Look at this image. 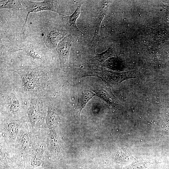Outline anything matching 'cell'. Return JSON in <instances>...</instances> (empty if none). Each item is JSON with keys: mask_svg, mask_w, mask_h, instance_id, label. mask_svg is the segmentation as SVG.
<instances>
[{"mask_svg": "<svg viewBox=\"0 0 169 169\" xmlns=\"http://www.w3.org/2000/svg\"><path fill=\"white\" fill-rule=\"evenodd\" d=\"M90 76L100 78L105 83L111 86L119 85L125 80L139 77L138 74L135 71L117 72L100 67L85 72L83 76Z\"/></svg>", "mask_w": 169, "mask_h": 169, "instance_id": "obj_1", "label": "cell"}, {"mask_svg": "<svg viewBox=\"0 0 169 169\" xmlns=\"http://www.w3.org/2000/svg\"><path fill=\"white\" fill-rule=\"evenodd\" d=\"M20 1L26 7L28 11L25 22L23 26V29L26 23L28 16L30 13L49 10L55 12L63 17L65 16L60 6L59 1L44 0L41 2L25 0Z\"/></svg>", "mask_w": 169, "mask_h": 169, "instance_id": "obj_2", "label": "cell"}, {"mask_svg": "<svg viewBox=\"0 0 169 169\" xmlns=\"http://www.w3.org/2000/svg\"><path fill=\"white\" fill-rule=\"evenodd\" d=\"M74 41V36L68 34L59 43L56 48L59 56L60 69L63 71H65L69 66V53Z\"/></svg>", "mask_w": 169, "mask_h": 169, "instance_id": "obj_3", "label": "cell"}, {"mask_svg": "<svg viewBox=\"0 0 169 169\" xmlns=\"http://www.w3.org/2000/svg\"><path fill=\"white\" fill-rule=\"evenodd\" d=\"M64 35L61 31L52 29L45 34L44 41L49 48L53 49L57 46Z\"/></svg>", "mask_w": 169, "mask_h": 169, "instance_id": "obj_4", "label": "cell"}, {"mask_svg": "<svg viewBox=\"0 0 169 169\" xmlns=\"http://www.w3.org/2000/svg\"><path fill=\"white\" fill-rule=\"evenodd\" d=\"M96 94L91 90L87 89H82L78 92V100L76 107V110L79 117L81 111L88 101Z\"/></svg>", "mask_w": 169, "mask_h": 169, "instance_id": "obj_5", "label": "cell"}, {"mask_svg": "<svg viewBox=\"0 0 169 169\" xmlns=\"http://www.w3.org/2000/svg\"><path fill=\"white\" fill-rule=\"evenodd\" d=\"M94 92L96 95L112 107L114 108L118 107L119 104L110 88H105L96 90Z\"/></svg>", "mask_w": 169, "mask_h": 169, "instance_id": "obj_6", "label": "cell"}, {"mask_svg": "<svg viewBox=\"0 0 169 169\" xmlns=\"http://www.w3.org/2000/svg\"><path fill=\"white\" fill-rule=\"evenodd\" d=\"M110 2L104 1L102 3L97 19L94 35L93 40V44L95 46L97 40L99 28L102 21L108 9Z\"/></svg>", "mask_w": 169, "mask_h": 169, "instance_id": "obj_7", "label": "cell"}, {"mask_svg": "<svg viewBox=\"0 0 169 169\" xmlns=\"http://www.w3.org/2000/svg\"><path fill=\"white\" fill-rule=\"evenodd\" d=\"M116 53L112 48L110 47L105 52L98 54L89 60V62L92 64L100 65L102 64L108 58L115 56Z\"/></svg>", "mask_w": 169, "mask_h": 169, "instance_id": "obj_8", "label": "cell"}, {"mask_svg": "<svg viewBox=\"0 0 169 169\" xmlns=\"http://www.w3.org/2000/svg\"><path fill=\"white\" fill-rule=\"evenodd\" d=\"M82 3H77V8L74 13L70 16L63 17V20L65 23L68 26L74 28L78 32L82 33L76 25V21L80 13V8Z\"/></svg>", "mask_w": 169, "mask_h": 169, "instance_id": "obj_9", "label": "cell"}, {"mask_svg": "<svg viewBox=\"0 0 169 169\" xmlns=\"http://www.w3.org/2000/svg\"><path fill=\"white\" fill-rule=\"evenodd\" d=\"M20 0H0V8L18 10L22 8Z\"/></svg>", "mask_w": 169, "mask_h": 169, "instance_id": "obj_10", "label": "cell"}, {"mask_svg": "<svg viewBox=\"0 0 169 169\" xmlns=\"http://www.w3.org/2000/svg\"><path fill=\"white\" fill-rule=\"evenodd\" d=\"M28 114L29 120L33 123H35L37 119V108L34 101L32 100L30 106L28 109Z\"/></svg>", "mask_w": 169, "mask_h": 169, "instance_id": "obj_11", "label": "cell"}, {"mask_svg": "<svg viewBox=\"0 0 169 169\" xmlns=\"http://www.w3.org/2000/svg\"><path fill=\"white\" fill-rule=\"evenodd\" d=\"M11 110L13 112H16L18 110L19 108V104L18 100L14 93H13L11 94Z\"/></svg>", "mask_w": 169, "mask_h": 169, "instance_id": "obj_12", "label": "cell"}, {"mask_svg": "<svg viewBox=\"0 0 169 169\" xmlns=\"http://www.w3.org/2000/svg\"><path fill=\"white\" fill-rule=\"evenodd\" d=\"M145 165L143 163H135L127 168V169H143Z\"/></svg>", "mask_w": 169, "mask_h": 169, "instance_id": "obj_13", "label": "cell"}, {"mask_svg": "<svg viewBox=\"0 0 169 169\" xmlns=\"http://www.w3.org/2000/svg\"><path fill=\"white\" fill-rule=\"evenodd\" d=\"M169 116V110H168V111H167V116Z\"/></svg>", "mask_w": 169, "mask_h": 169, "instance_id": "obj_14", "label": "cell"}]
</instances>
